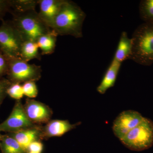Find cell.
I'll use <instances>...</instances> for the list:
<instances>
[{"mask_svg": "<svg viewBox=\"0 0 153 153\" xmlns=\"http://www.w3.org/2000/svg\"><path fill=\"white\" fill-rule=\"evenodd\" d=\"M7 95L16 100H21L24 97L23 86L20 83H11L7 90Z\"/></svg>", "mask_w": 153, "mask_h": 153, "instance_id": "cell-20", "label": "cell"}, {"mask_svg": "<svg viewBox=\"0 0 153 153\" xmlns=\"http://www.w3.org/2000/svg\"><path fill=\"white\" fill-rule=\"evenodd\" d=\"M8 69V60L5 54L0 50V79L7 75Z\"/></svg>", "mask_w": 153, "mask_h": 153, "instance_id": "cell-23", "label": "cell"}, {"mask_svg": "<svg viewBox=\"0 0 153 153\" xmlns=\"http://www.w3.org/2000/svg\"><path fill=\"white\" fill-rule=\"evenodd\" d=\"M130 60L145 66L153 63V23H144L136 29L131 38Z\"/></svg>", "mask_w": 153, "mask_h": 153, "instance_id": "cell-2", "label": "cell"}, {"mask_svg": "<svg viewBox=\"0 0 153 153\" xmlns=\"http://www.w3.org/2000/svg\"><path fill=\"white\" fill-rule=\"evenodd\" d=\"M10 13L13 16L11 22L24 41L37 42L41 36L52 30L41 20L36 10L19 13L11 11Z\"/></svg>", "mask_w": 153, "mask_h": 153, "instance_id": "cell-3", "label": "cell"}, {"mask_svg": "<svg viewBox=\"0 0 153 153\" xmlns=\"http://www.w3.org/2000/svg\"><path fill=\"white\" fill-rule=\"evenodd\" d=\"M38 49L39 47L36 41L30 40L24 41L21 47L20 57L27 62L35 59L41 60V54L39 53Z\"/></svg>", "mask_w": 153, "mask_h": 153, "instance_id": "cell-16", "label": "cell"}, {"mask_svg": "<svg viewBox=\"0 0 153 153\" xmlns=\"http://www.w3.org/2000/svg\"><path fill=\"white\" fill-rule=\"evenodd\" d=\"M38 0H10L11 11L19 13L36 10Z\"/></svg>", "mask_w": 153, "mask_h": 153, "instance_id": "cell-18", "label": "cell"}, {"mask_svg": "<svg viewBox=\"0 0 153 153\" xmlns=\"http://www.w3.org/2000/svg\"><path fill=\"white\" fill-rule=\"evenodd\" d=\"M65 0H38V15L41 20L52 29L56 17Z\"/></svg>", "mask_w": 153, "mask_h": 153, "instance_id": "cell-11", "label": "cell"}, {"mask_svg": "<svg viewBox=\"0 0 153 153\" xmlns=\"http://www.w3.org/2000/svg\"><path fill=\"white\" fill-rule=\"evenodd\" d=\"M2 135L1 134V133H0V142H1V139Z\"/></svg>", "mask_w": 153, "mask_h": 153, "instance_id": "cell-26", "label": "cell"}, {"mask_svg": "<svg viewBox=\"0 0 153 153\" xmlns=\"http://www.w3.org/2000/svg\"><path fill=\"white\" fill-rule=\"evenodd\" d=\"M86 15L79 6L65 0L53 23L52 29L58 36L82 37V25Z\"/></svg>", "mask_w": 153, "mask_h": 153, "instance_id": "cell-1", "label": "cell"}, {"mask_svg": "<svg viewBox=\"0 0 153 153\" xmlns=\"http://www.w3.org/2000/svg\"><path fill=\"white\" fill-rule=\"evenodd\" d=\"M132 49V43L131 38H128L126 32H123L113 59L121 63L125 60L129 59L131 55Z\"/></svg>", "mask_w": 153, "mask_h": 153, "instance_id": "cell-14", "label": "cell"}, {"mask_svg": "<svg viewBox=\"0 0 153 153\" xmlns=\"http://www.w3.org/2000/svg\"><path fill=\"white\" fill-rule=\"evenodd\" d=\"M0 26V50L7 56L20 57L24 40L11 21H2Z\"/></svg>", "mask_w": 153, "mask_h": 153, "instance_id": "cell-6", "label": "cell"}, {"mask_svg": "<svg viewBox=\"0 0 153 153\" xmlns=\"http://www.w3.org/2000/svg\"><path fill=\"white\" fill-rule=\"evenodd\" d=\"M27 153H36L32 152H28Z\"/></svg>", "mask_w": 153, "mask_h": 153, "instance_id": "cell-27", "label": "cell"}, {"mask_svg": "<svg viewBox=\"0 0 153 153\" xmlns=\"http://www.w3.org/2000/svg\"><path fill=\"white\" fill-rule=\"evenodd\" d=\"M58 36L52 29L49 33L38 38L37 43L39 48L41 49V55H51L55 52Z\"/></svg>", "mask_w": 153, "mask_h": 153, "instance_id": "cell-15", "label": "cell"}, {"mask_svg": "<svg viewBox=\"0 0 153 153\" xmlns=\"http://www.w3.org/2000/svg\"><path fill=\"white\" fill-rule=\"evenodd\" d=\"M11 83L7 78L3 77L0 79V107L7 96V90Z\"/></svg>", "mask_w": 153, "mask_h": 153, "instance_id": "cell-22", "label": "cell"}, {"mask_svg": "<svg viewBox=\"0 0 153 153\" xmlns=\"http://www.w3.org/2000/svg\"><path fill=\"white\" fill-rule=\"evenodd\" d=\"M120 140L131 150L139 152L149 149L153 144V122L145 117L139 125Z\"/></svg>", "mask_w": 153, "mask_h": 153, "instance_id": "cell-4", "label": "cell"}, {"mask_svg": "<svg viewBox=\"0 0 153 153\" xmlns=\"http://www.w3.org/2000/svg\"><path fill=\"white\" fill-rule=\"evenodd\" d=\"M81 122L70 123L68 120H51L45 125L42 126V131L44 139L52 137H60L76 128Z\"/></svg>", "mask_w": 153, "mask_h": 153, "instance_id": "cell-10", "label": "cell"}, {"mask_svg": "<svg viewBox=\"0 0 153 153\" xmlns=\"http://www.w3.org/2000/svg\"><path fill=\"white\" fill-rule=\"evenodd\" d=\"M44 149V145L41 141L38 140L31 143L28 149V152L41 153Z\"/></svg>", "mask_w": 153, "mask_h": 153, "instance_id": "cell-25", "label": "cell"}, {"mask_svg": "<svg viewBox=\"0 0 153 153\" xmlns=\"http://www.w3.org/2000/svg\"><path fill=\"white\" fill-rule=\"evenodd\" d=\"M24 107L29 119L36 125L47 123L53 114L52 109L48 105L33 99H26Z\"/></svg>", "mask_w": 153, "mask_h": 153, "instance_id": "cell-9", "label": "cell"}, {"mask_svg": "<svg viewBox=\"0 0 153 153\" xmlns=\"http://www.w3.org/2000/svg\"><path fill=\"white\" fill-rule=\"evenodd\" d=\"M0 148L2 153H27L16 140L8 134L2 135Z\"/></svg>", "mask_w": 153, "mask_h": 153, "instance_id": "cell-17", "label": "cell"}, {"mask_svg": "<svg viewBox=\"0 0 153 153\" xmlns=\"http://www.w3.org/2000/svg\"><path fill=\"white\" fill-rule=\"evenodd\" d=\"M42 126H36L16 132L7 134L15 138L22 149L27 153L28 147L31 143L44 140Z\"/></svg>", "mask_w": 153, "mask_h": 153, "instance_id": "cell-12", "label": "cell"}, {"mask_svg": "<svg viewBox=\"0 0 153 153\" xmlns=\"http://www.w3.org/2000/svg\"><path fill=\"white\" fill-rule=\"evenodd\" d=\"M121 63L114 59L107 68L102 79L101 82L97 88V91L100 94H104L107 91L114 86L120 70Z\"/></svg>", "mask_w": 153, "mask_h": 153, "instance_id": "cell-13", "label": "cell"}, {"mask_svg": "<svg viewBox=\"0 0 153 153\" xmlns=\"http://www.w3.org/2000/svg\"><path fill=\"white\" fill-rule=\"evenodd\" d=\"M24 95L28 98H35L38 95V87L35 81H28L22 85Z\"/></svg>", "mask_w": 153, "mask_h": 153, "instance_id": "cell-21", "label": "cell"}, {"mask_svg": "<svg viewBox=\"0 0 153 153\" xmlns=\"http://www.w3.org/2000/svg\"><path fill=\"white\" fill-rule=\"evenodd\" d=\"M7 57L8 69L7 78L11 83L21 84L28 81L36 82L41 79L42 73L41 66L30 64L20 57Z\"/></svg>", "mask_w": 153, "mask_h": 153, "instance_id": "cell-5", "label": "cell"}, {"mask_svg": "<svg viewBox=\"0 0 153 153\" xmlns=\"http://www.w3.org/2000/svg\"><path fill=\"white\" fill-rule=\"evenodd\" d=\"M10 0H0V20L3 21L4 18L8 13H10Z\"/></svg>", "mask_w": 153, "mask_h": 153, "instance_id": "cell-24", "label": "cell"}, {"mask_svg": "<svg viewBox=\"0 0 153 153\" xmlns=\"http://www.w3.org/2000/svg\"><path fill=\"white\" fill-rule=\"evenodd\" d=\"M141 19L144 23H153V0H143L140 2Z\"/></svg>", "mask_w": 153, "mask_h": 153, "instance_id": "cell-19", "label": "cell"}, {"mask_svg": "<svg viewBox=\"0 0 153 153\" xmlns=\"http://www.w3.org/2000/svg\"><path fill=\"white\" fill-rule=\"evenodd\" d=\"M36 126L38 125L33 123L28 117L21 100H16L10 114L0 123V132L11 133Z\"/></svg>", "mask_w": 153, "mask_h": 153, "instance_id": "cell-7", "label": "cell"}, {"mask_svg": "<svg viewBox=\"0 0 153 153\" xmlns=\"http://www.w3.org/2000/svg\"><path fill=\"white\" fill-rule=\"evenodd\" d=\"M145 117L141 114L134 110H126L121 112L113 123L114 134L119 140L129 132L139 125Z\"/></svg>", "mask_w": 153, "mask_h": 153, "instance_id": "cell-8", "label": "cell"}]
</instances>
